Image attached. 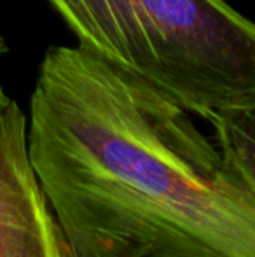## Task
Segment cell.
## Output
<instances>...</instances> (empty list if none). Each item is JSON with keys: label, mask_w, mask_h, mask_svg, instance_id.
Returning a JSON list of instances; mask_svg holds the SVG:
<instances>
[{"label": "cell", "mask_w": 255, "mask_h": 257, "mask_svg": "<svg viewBox=\"0 0 255 257\" xmlns=\"http://www.w3.org/2000/svg\"><path fill=\"white\" fill-rule=\"evenodd\" d=\"M28 154L72 257H255V191L217 144L82 46L46 53Z\"/></svg>", "instance_id": "1"}, {"label": "cell", "mask_w": 255, "mask_h": 257, "mask_svg": "<svg viewBox=\"0 0 255 257\" xmlns=\"http://www.w3.org/2000/svg\"><path fill=\"white\" fill-rule=\"evenodd\" d=\"M79 46L210 121L255 100V23L225 0H49Z\"/></svg>", "instance_id": "2"}, {"label": "cell", "mask_w": 255, "mask_h": 257, "mask_svg": "<svg viewBox=\"0 0 255 257\" xmlns=\"http://www.w3.org/2000/svg\"><path fill=\"white\" fill-rule=\"evenodd\" d=\"M0 257H72L28 154V122L0 103Z\"/></svg>", "instance_id": "3"}, {"label": "cell", "mask_w": 255, "mask_h": 257, "mask_svg": "<svg viewBox=\"0 0 255 257\" xmlns=\"http://www.w3.org/2000/svg\"><path fill=\"white\" fill-rule=\"evenodd\" d=\"M208 122L225 163L255 191V100L218 112Z\"/></svg>", "instance_id": "4"}, {"label": "cell", "mask_w": 255, "mask_h": 257, "mask_svg": "<svg viewBox=\"0 0 255 257\" xmlns=\"http://www.w3.org/2000/svg\"><path fill=\"white\" fill-rule=\"evenodd\" d=\"M4 51H6V44H4V41H2V39H0V54H2ZM7 98H9V96H7L6 93H4L2 86H0V103H2V102H6Z\"/></svg>", "instance_id": "5"}]
</instances>
